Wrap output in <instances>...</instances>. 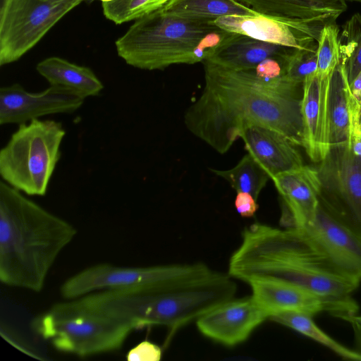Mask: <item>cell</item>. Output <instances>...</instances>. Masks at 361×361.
<instances>
[{
	"instance_id": "cell-1",
	"label": "cell",
	"mask_w": 361,
	"mask_h": 361,
	"mask_svg": "<svg viewBox=\"0 0 361 361\" xmlns=\"http://www.w3.org/2000/svg\"><path fill=\"white\" fill-rule=\"evenodd\" d=\"M203 63V90L184 114V123L192 134L222 154L250 124L274 129L302 146V84L285 75L267 78L255 68Z\"/></svg>"
},
{
	"instance_id": "cell-2",
	"label": "cell",
	"mask_w": 361,
	"mask_h": 361,
	"mask_svg": "<svg viewBox=\"0 0 361 361\" xmlns=\"http://www.w3.org/2000/svg\"><path fill=\"white\" fill-rule=\"evenodd\" d=\"M228 287L220 271L203 262L168 264L159 279L137 286L96 291L71 300L80 309L132 324L164 326L169 341L181 327L224 303Z\"/></svg>"
},
{
	"instance_id": "cell-3",
	"label": "cell",
	"mask_w": 361,
	"mask_h": 361,
	"mask_svg": "<svg viewBox=\"0 0 361 361\" xmlns=\"http://www.w3.org/2000/svg\"><path fill=\"white\" fill-rule=\"evenodd\" d=\"M228 273L248 284L285 282L340 298L351 296L361 282L337 269L301 229L259 222L243 231L241 243L230 257Z\"/></svg>"
},
{
	"instance_id": "cell-4",
	"label": "cell",
	"mask_w": 361,
	"mask_h": 361,
	"mask_svg": "<svg viewBox=\"0 0 361 361\" xmlns=\"http://www.w3.org/2000/svg\"><path fill=\"white\" fill-rule=\"evenodd\" d=\"M76 228L5 182L0 183V281L40 292Z\"/></svg>"
},
{
	"instance_id": "cell-5",
	"label": "cell",
	"mask_w": 361,
	"mask_h": 361,
	"mask_svg": "<svg viewBox=\"0 0 361 361\" xmlns=\"http://www.w3.org/2000/svg\"><path fill=\"white\" fill-rule=\"evenodd\" d=\"M233 32L211 21L165 13L162 8L137 20L116 42L118 56L142 70H162L175 64L207 60Z\"/></svg>"
},
{
	"instance_id": "cell-6",
	"label": "cell",
	"mask_w": 361,
	"mask_h": 361,
	"mask_svg": "<svg viewBox=\"0 0 361 361\" xmlns=\"http://www.w3.org/2000/svg\"><path fill=\"white\" fill-rule=\"evenodd\" d=\"M65 135L61 123L54 120L20 124L0 150L2 180L26 195H45Z\"/></svg>"
},
{
	"instance_id": "cell-7",
	"label": "cell",
	"mask_w": 361,
	"mask_h": 361,
	"mask_svg": "<svg viewBox=\"0 0 361 361\" xmlns=\"http://www.w3.org/2000/svg\"><path fill=\"white\" fill-rule=\"evenodd\" d=\"M35 331L57 350L85 357L121 348L135 329L127 322L57 303L32 322Z\"/></svg>"
},
{
	"instance_id": "cell-8",
	"label": "cell",
	"mask_w": 361,
	"mask_h": 361,
	"mask_svg": "<svg viewBox=\"0 0 361 361\" xmlns=\"http://www.w3.org/2000/svg\"><path fill=\"white\" fill-rule=\"evenodd\" d=\"M84 0H3L0 65L18 60L67 13Z\"/></svg>"
},
{
	"instance_id": "cell-9",
	"label": "cell",
	"mask_w": 361,
	"mask_h": 361,
	"mask_svg": "<svg viewBox=\"0 0 361 361\" xmlns=\"http://www.w3.org/2000/svg\"><path fill=\"white\" fill-rule=\"evenodd\" d=\"M321 203L361 235V157L348 144L334 146L317 168Z\"/></svg>"
},
{
	"instance_id": "cell-10",
	"label": "cell",
	"mask_w": 361,
	"mask_h": 361,
	"mask_svg": "<svg viewBox=\"0 0 361 361\" xmlns=\"http://www.w3.org/2000/svg\"><path fill=\"white\" fill-rule=\"evenodd\" d=\"M249 285L252 297L268 314L269 319L283 312L311 317L325 312L344 320L359 310L357 302L351 296H329L295 284L272 281H255Z\"/></svg>"
},
{
	"instance_id": "cell-11",
	"label": "cell",
	"mask_w": 361,
	"mask_h": 361,
	"mask_svg": "<svg viewBox=\"0 0 361 361\" xmlns=\"http://www.w3.org/2000/svg\"><path fill=\"white\" fill-rule=\"evenodd\" d=\"M253 11L287 24L303 42L318 41L324 26L336 23L345 0H238Z\"/></svg>"
},
{
	"instance_id": "cell-12",
	"label": "cell",
	"mask_w": 361,
	"mask_h": 361,
	"mask_svg": "<svg viewBox=\"0 0 361 361\" xmlns=\"http://www.w3.org/2000/svg\"><path fill=\"white\" fill-rule=\"evenodd\" d=\"M85 98L73 90L50 85L32 93L15 83L0 89V124L27 123L47 115L71 114L83 104Z\"/></svg>"
},
{
	"instance_id": "cell-13",
	"label": "cell",
	"mask_w": 361,
	"mask_h": 361,
	"mask_svg": "<svg viewBox=\"0 0 361 361\" xmlns=\"http://www.w3.org/2000/svg\"><path fill=\"white\" fill-rule=\"evenodd\" d=\"M343 274L361 281V235L322 203L313 219L300 228Z\"/></svg>"
},
{
	"instance_id": "cell-14",
	"label": "cell",
	"mask_w": 361,
	"mask_h": 361,
	"mask_svg": "<svg viewBox=\"0 0 361 361\" xmlns=\"http://www.w3.org/2000/svg\"><path fill=\"white\" fill-rule=\"evenodd\" d=\"M267 319L268 314L250 295L216 307L197 319L196 326L205 337L233 347L245 341Z\"/></svg>"
},
{
	"instance_id": "cell-15",
	"label": "cell",
	"mask_w": 361,
	"mask_h": 361,
	"mask_svg": "<svg viewBox=\"0 0 361 361\" xmlns=\"http://www.w3.org/2000/svg\"><path fill=\"white\" fill-rule=\"evenodd\" d=\"M271 179L280 197L281 228H300L313 219L322 194L317 168L303 165Z\"/></svg>"
},
{
	"instance_id": "cell-16",
	"label": "cell",
	"mask_w": 361,
	"mask_h": 361,
	"mask_svg": "<svg viewBox=\"0 0 361 361\" xmlns=\"http://www.w3.org/2000/svg\"><path fill=\"white\" fill-rule=\"evenodd\" d=\"M329 76L317 72L307 76L302 88L301 114L302 142L308 157L319 163L330 150L327 121V97Z\"/></svg>"
},
{
	"instance_id": "cell-17",
	"label": "cell",
	"mask_w": 361,
	"mask_h": 361,
	"mask_svg": "<svg viewBox=\"0 0 361 361\" xmlns=\"http://www.w3.org/2000/svg\"><path fill=\"white\" fill-rule=\"evenodd\" d=\"M239 137L250 154L274 176L304 165L298 145L283 134L270 128L250 124L243 128Z\"/></svg>"
},
{
	"instance_id": "cell-18",
	"label": "cell",
	"mask_w": 361,
	"mask_h": 361,
	"mask_svg": "<svg viewBox=\"0 0 361 361\" xmlns=\"http://www.w3.org/2000/svg\"><path fill=\"white\" fill-rule=\"evenodd\" d=\"M295 49L233 33L206 61L233 69H251L271 58L286 59Z\"/></svg>"
},
{
	"instance_id": "cell-19",
	"label": "cell",
	"mask_w": 361,
	"mask_h": 361,
	"mask_svg": "<svg viewBox=\"0 0 361 361\" xmlns=\"http://www.w3.org/2000/svg\"><path fill=\"white\" fill-rule=\"evenodd\" d=\"M212 23L222 30L261 41L293 48H305L314 44L302 42L285 23L262 14L226 16Z\"/></svg>"
},
{
	"instance_id": "cell-20",
	"label": "cell",
	"mask_w": 361,
	"mask_h": 361,
	"mask_svg": "<svg viewBox=\"0 0 361 361\" xmlns=\"http://www.w3.org/2000/svg\"><path fill=\"white\" fill-rule=\"evenodd\" d=\"M353 97L345 70L340 63L329 76L327 121L330 147L348 144Z\"/></svg>"
},
{
	"instance_id": "cell-21",
	"label": "cell",
	"mask_w": 361,
	"mask_h": 361,
	"mask_svg": "<svg viewBox=\"0 0 361 361\" xmlns=\"http://www.w3.org/2000/svg\"><path fill=\"white\" fill-rule=\"evenodd\" d=\"M36 68L50 85L73 90L85 99L99 95L104 89V85L90 68L57 56L42 60Z\"/></svg>"
},
{
	"instance_id": "cell-22",
	"label": "cell",
	"mask_w": 361,
	"mask_h": 361,
	"mask_svg": "<svg viewBox=\"0 0 361 361\" xmlns=\"http://www.w3.org/2000/svg\"><path fill=\"white\" fill-rule=\"evenodd\" d=\"M162 9L174 16L211 22L226 16L259 14L238 0H169Z\"/></svg>"
},
{
	"instance_id": "cell-23",
	"label": "cell",
	"mask_w": 361,
	"mask_h": 361,
	"mask_svg": "<svg viewBox=\"0 0 361 361\" xmlns=\"http://www.w3.org/2000/svg\"><path fill=\"white\" fill-rule=\"evenodd\" d=\"M216 176L226 180L236 192H245L257 200L271 177L264 167L249 153L231 169H211Z\"/></svg>"
},
{
	"instance_id": "cell-24",
	"label": "cell",
	"mask_w": 361,
	"mask_h": 361,
	"mask_svg": "<svg viewBox=\"0 0 361 361\" xmlns=\"http://www.w3.org/2000/svg\"><path fill=\"white\" fill-rule=\"evenodd\" d=\"M312 317L303 313L283 312L271 315L269 319L312 338L343 359L361 361L360 354L330 337L314 323Z\"/></svg>"
},
{
	"instance_id": "cell-25",
	"label": "cell",
	"mask_w": 361,
	"mask_h": 361,
	"mask_svg": "<svg viewBox=\"0 0 361 361\" xmlns=\"http://www.w3.org/2000/svg\"><path fill=\"white\" fill-rule=\"evenodd\" d=\"M340 62L350 84L361 71V14L346 21L339 37Z\"/></svg>"
},
{
	"instance_id": "cell-26",
	"label": "cell",
	"mask_w": 361,
	"mask_h": 361,
	"mask_svg": "<svg viewBox=\"0 0 361 361\" xmlns=\"http://www.w3.org/2000/svg\"><path fill=\"white\" fill-rule=\"evenodd\" d=\"M169 0H114L102 3L103 12L109 20L121 24L137 20L162 8Z\"/></svg>"
},
{
	"instance_id": "cell-27",
	"label": "cell",
	"mask_w": 361,
	"mask_h": 361,
	"mask_svg": "<svg viewBox=\"0 0 361 361\" xmlns=\"http://www.w3.org/2000/svg\"><path fill=\"white\" fill-rule=\"evenodd\" d=\"M339 29L336 23L328 24L322 28L317 41V73L323 77L330 75L340 63Z\"/></svg>"
},
{
	"instance_id": "cell-28",
	"label": "cell",
	"mask_w": 361,
	"mask_h": 361,
	"mask_svg": "<svg viewBox=\"0 0 361 361\" xmlns=\"http://www.w3.org/2000/svg\"><path fill=\"white\" fill-rule=\"evenodd\" d=\"M317 48L312 44L295 49L286 61L285 75L292 81L302 85L307 76L317 71Z\"/></svg>"
},
{
	"instance_id": "cell-29",
	"label": "cell",
	"mask_w": 361,
	"mask_h": 361,
	"mask_svg": "<svg viewBox=\"0 0 361 361\" xmlns=\"http://www.w3.org/2000/svg\"><path fill=\"white\" fill-rule=\"evenodd\" d=\"M162 349L158 345L149 341H144L130 349L127 355L129 361H159Z\"/></svg>"
},
{
	"instance_id": "cell-30",
	"label": "cell",
	"mask_w": 361,
	"mask_h": 361,
	"mask_svg": "<svg viewBox=\"0 0 361 361\" xmlns=\"http://www.w3.org/2000/svg\"><path fill=\"white\" fill-rule=\"evenodd\" d=\"M357 109L358 104L353 97L348 146L355 155L361 157V125L358 120Z\"/></svg>"
},
{
	"instance_id": "cell-31",
	"label": "cell",
	"mask_w": 361,
	"mask_h": 361,
	"mask_svg": "<svg viewBox=\"0 0 361 361\" xmlns=\"http://www.w3.org/2000/svg\"><path fill=\"white\" fill-rule=\"evenodd\" d=\"M257 200L250 194L245 192H237L234 204L236 211L242 216L252 217L258 209Z\"/></svg>"
},
{
	"instance_id": "cell-32",
	"label": "cell",
	"mask_w": 361,
	"mask_h": 361,
	"mask_svg": "<svg viewBox=\"0 0 361 361\" xmlns=\"http://www.w3.org/2000/svg\"><path fill=\"white\" fill-rule=\"evenodd\" d=\"M345 321L350 323L354 335L355 350L361 355V315L357 314L346 317Z\"/></svg>"
},
{
	"instance_id": "cell-33",
	"label": "cell",
	"mask_w": 361,
	"mask_h": 361,
	"mask_svg": "<svg viewBox=\"0 0 361 361\" xmlns=\"http://www.w3.org/2000/svg\"><path fill=\"white\" fill-rule=\"evenodd\" d=\"M349 88L350 92L355 102L358 104V105H361V71L349 84Z\"/></svg>"
},
{
	"instance_id": "cell-34",
	"label": "cell",
	"mask_w": 361,
	"mask_h": 361,
	"mask_svg": "<svg viewBox=\"0 0 361 361\" xmlns=\"http://www.w3.org/2000/svg\"><path fill=\"white\" fill-rule=\"evenodd\" d=\"M357 116H358L359 122L361 125V105H358Z\"/></svg>"
},
{
	"instance_id": "cell-35",
	"label": "cell",
	"mask_w": 361,
	"mask_h": 361,
	"mask_svg": "<svg viewBox=\"0 0 361 361\" xmlns=\"http://www.w3.org/2000/svg\"><path fill=\"white\" fill-rule=\"evenodd\" d=\"M100 1H102V3H108V2H111L114 0H99Z\"/></svg>"
},
{
	"instance_id": "cell-36",
	"label": "cell",
	"mask_w": 361,
	"mask_h": 361,
	"mask_svg": "<svg viewBox=\"0 0 361 361\" xmlns=\"http://www.w3.org/2000/svg\"><path fill=\"white\" fill-rule=\"evenodd\" d=\"M348 1L361 3V0H348Z\"/></svg>"
},
{
	"instance_id": "cell-37",
	"label": "cell",
	"mask_w": 361,
	"mask_h": 361,
	"mask_svg": "<svg viewBox=\"0 0 361 361\" xmlns=\"http://www.w3.org/2000/svg\"><path fill=\"white\" fill-rule=\"evenodd\" d=\"M3 1V0H1V1Z\"/></svg>"
}]
</instances>
